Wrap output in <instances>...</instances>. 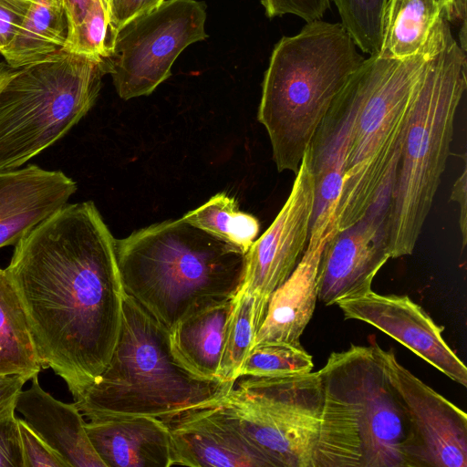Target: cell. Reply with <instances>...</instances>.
Masks as SVG:
<instances>
[{
    "label": "cell",
    "instance_id": "cell-1",
    "mask_svg": "<svg viewBox=\"0 0 467 467\" xmlns=\"http://www.w3.org/2000/svg\"><path fill=\"white\" fill-rule=\"evenodd\" d=\"M115 242L92 202L66 203L16 244L5 268L42 368L74 400L104 371L118 340L125 293Z\"/></svg>",
    "mask_w": 467,
    "mask_h": 467
},
{
    "label": "cell",
    "instance_id": "cell-2",
    "mask_svg": "<svg viewBox=\"0 0 467 467\" xmlns=\"http://www.w3.org/2000/svg\"><path fill=\"white\" fill-rule=\"evenodd\" d=\"M124 293L171 330L182 319L234 298L246 253L182 217L115 242Z\"/></svg>",
    "mask_w": 467,
    "mask_h": 467
},
{
    "label": "cell",
    "instance_id": "cell-3",
    "mask_svg": "<svg viewBox=\"0 0 467 467\" xmlns=\"http://www.w3.org/2000/svg\"><path fill=\"white\" fill-rule=\"evenodd\" d=\"M467 60L441 13L417 84L391 191L390 258L413 253L451 154L454 121L467 88Z\"/></svg>",
    "mask_w": 467,
    "mask_h": 467
},
{
    "label": "cell",
    "instance_id": "cell-4",
    "mask_svg": "<svg viewBox=\"0 0 467 467\" xmlns=\"http://www.w3.org/2000/svg\"><path fill=\"white\" fill-rule=\"evenodd\" d=\"M364 59L340 23L308 22L277 42L257 118L278 171L296 175L323 119Z\"/></svg>",
    "mask_w": 467,
    "mask_h": 467
},
{
    "label": "cell",
    "instance_id": "cell-5",
    "mask_svg": "<svg viewBox=\"0 0 467 467\" xmlns=\"http://www.w3.org/2000/svg\"><path fill=\"white\" fill-rule=\"evenodd\" d=\"M235 382L201 377L172 352L170 331L124 294L119 333L104 371L74 400L88 419L148 416L166 426L220 403Z\"/></svg>",
    "mask_w": 467,
    "mask_h": 467
},
{
    "label": "cell",
    "instance_id": "cell-6",
    "mask_svg": "<svg viewBox=\"0 0 467 467\" xmlns=\"http://www.w3.org/2000/svg\"><path fill=\"white\" fill-rule=\"evenodd\" d=\"M318 371L323 403L315 467H410L409 418L379 346L333 352Z\"/></svg>",
    "mask_w": 467,
    "mask_h": 467
},
{
    "label": "cell",
    "instance_id": "cell-7",
    "mask_svg": "<svg viewBox=\"0 0 467 467\" xmlns=\"http://www.w3.org/2000/svg\"><path fill=\"white\" fill-rule=\"evenodd\" d=\"M430 53L404 59L365 58L353 74L357 109L348 145L333 232L358 221L391 192L418 81Z\"/></svg>",
    "mask_w": 467,
    "mask_h": 467
},
{
    "label": "cell",
    "instance_id": "cell-8",
    "mask_svg": "<svg viewBox=\"0 0 467 467\" xmlns=\"http://www.w3.org/2000/svg\"><path fill=\"white\" fill-rule=\"evenodd\" d=\"M107 73L106 58L66 48L14 68L0 88V171L63 137L93 107Z\"/></svg>",
    "mask_w": 467,
    "mask_h": 467
},
{
    "label": "cell",
    "instance_id": "cell-9",
    "mask_svg": "<svg viewBox=\"0 0 467 467\" xmlns=\"http://www.w3.org/2000/svg\"><path fill=\"white\" fill-rule=\"evenodd\" d=\"M222 403L271 467H315L323 403L319 371L242 377Z\"/></svg>",
    "mask_w": 467,
    "mask_h": 467
},
{
    "label": "cell",
    "instance_id": "cell-10",
    "mask_svg": "<svg viewBox=\"0 0 467 467\" xmlns=\"http://www.w3.org/2000/svg\"><path fill=\"white\" fill-rule=\"evenodd\" d=\"M206 8L196 0H165L120 26L106 58L118 95L147 96L171 76L175 59L191 44L207 37Z\"/></svg>",
    "mask_w": 467,
    "mask_h": 467
},
{
    "label": "cell",
    "instance_id": "cell-11",
    "mask_svg": "<svg viewBox=\"0 0 467 467\" xmlns=\"http://www.w3.org/2000/svg\"><path fill=\"white\" fill-rule=\"evenodd\" d=\"M314 202L315 180L308 148L280 212L246 252L245 271L239 291L254 299L256 332L272 294L291 275L307 245Z\"/></svg>",
    "mask_w": 467,
    "mask_h": 467
},
{
    "label": "cell",
    "instance_id": "cell-12",
    "mask_svg": "<svg viewBox=\"0 0 467 467\" xmlns=\"http://www.w3.org/2000/svg\"><path fill=\"white\" fill-rule=\"evenodd\" d=\"M410 428V467H467V415L379 347Z\"/></svg>",
    "mask_w": 467,
    "mask_h": 467
},
{
    "label": "cell",
    "instance_id": "cell-13",
    "mask_svg": "<svg viewBox=\"0 0 467 467\" xmlns=\"http://www.w3.org/2000/svg\"><path fill=\"white\" fill-rule=\"evenodd\" d=\"M391 192L383 193L350 226L331 232L317 275V300L327 306L371 291L378 272L390 258L389 215Z\"/></svg>",
    "mask_w": 467,
    "mask_h": 467
},
{
    "label": "cell",
    "instance_id": "cell-14",
    "mask_svg": "<svg viewBox=\"0 0 467 467\" xmlns=\"http://www.w3.org/2000/svg\"><path fill=\"white\" fill-rule=\"evenodd\" d=\"M337 305L345 319L371 325L453 381L467 386V368L444 340L442 327L409 296L379 295L371 290Z\"/></svg>",
    "mask_w": 467,
    "mask_h": 467
},
{
    "label": "cell",
    "instance_id": "cell-15",
    "mask_svg": "<svg viewBox=\"0 0 467 467\" xmlns=\"http://www.w3.org/2000/svg\"><path fill=\"white\" fill-rule=\"evenodd\" d=\"M176 465L271 467L249 442L222 401L190 412L167 426Z\"/></svg>",
    "mask_w": 467,
    "mask_h": 467
},
{
    "label": "cell",
    "instance_id": "cell-16",
    "mask_svg": "<svg viewBox=\"0 0 467 467\" xmlns=\"http://www.w3.org/2000/svg\"><path fill=\"white\" fill-rule=\"evenodd\" d=\"M356 109L357 89L352 75L323 119L309 146L315 180L310 232L332 230Z\"/></svg>",
    "mask_w": 467,
    "mask_h": 467
},
{
    "label": "cell",
    "instance_id": "cell-17",
    "mask_svg": "<svg viewBox=\"0 0 467 467\" xmlns=\"http://www.w3.org/2000/svg\"><path fill=\"white\" fill-rule=\"evenodd\" d=\"M76 191V182L60 171L36 165L0 171V248L16 244Z\"/></svg>",
    "mask_w": 467,
    "mask_h": 467
},
{
    "label": "cell",
    "instance_id": "cell-18",
    "mask_svg": "<svg viewBox=\"0 0 467 467\" xmlns=\"http://www.w3.org/2000/svg\"><path fill=\"white\" fill-rule=\"evenodd\" d=\"M85 429L105 467L176 465L170 430L158 419L139 415H99L89 418Z\"/></svg>",
    "mask_w": 467,
    "mask_h": 467
},
{
    "label": "cell",
    "instance_id": "cell-19",
    "mask_svg": "<svg viewBox=\"0 0 467 467\" xmlns=\"http://www.w3.org/2000/svg\"><path fill=\"white\" fill-rule=\"evenodd\" d=\"M331 232L309 234L296 266L272 294L253 347L264 343L301 345L300 337L316 308L321 254Z\"/></svg>",
    "mask_w": 467,
    "mask_h": 467
},
{
    "label": "cell",
    "instance_id": "cell-20",
    "mask_svg": "<svg viewBox=\"0 0 467 467\" xmlns=\"http://www.w3.org/2000/svg\"><path fill=\"white\" fill-rule=\"evenodd\" d=\"M16 411L69 467H105L92 447L75 401L65 403L54 398L42 389L37 376L31 379L29 389L19 393Z\"/></svg>",
    "mask_w": 467,
    "mask_h": 467
},
{
    "label": "cell",
    "instance_id": "cell-21",
    "mask_svg": "<svg viewBox=\"0 0 467 467\" xmlns=\"http://www.w3.org/2000/svg\"><path fill=\"white\" fill-rule=\"evenodd\" d=\"M232 306L233 299L208 307L182 319L170 330L173 354L193 373L221 379L225 328Z\"/></svg>",
    "mask_w": 467,
    "mask_h": 467
},
{
    "label": "cell",
    "instance_id": "cell-22",
    "mask_svg": "<svg viewBox=\"0 0 467 467\" xmlns=\"http://www.w3.org/2000/svg\"><path fill=\"white\" fill-rule=\"evenodd\" d=\"M67 20L64 0H30L22 24L1 55L18 68L64 48Z\"/></svg>",
    "mask_w": 467,
    "mask_h": 467
},
{
    "label": "cell",
    "instance_id": "cell-23",
    "mask_svg": "<svg viewBox=\"0 0 467 467\" xmlns=\"http://www.w3.org/2000/svg\"><path fill=\"white\" fill-rule=\"evenodd\" d=\"M42 365L20 297L0 268V376H38Z\"/></svg>",
    "mask_w": 467,
    "mask_h": 467
},
{
    "label": "cell",
    "instance_id": "cell-24",
    "mask_svg": "<svg viewBox=\"0 0 467 467\" xmlns=\"http://www.w3.org/2000/svg\"><path fill=\"white\" fill-rule=\"evenodd\" d=\"M436 0H388L381 57L404 59L420 53L441 13Z\"/></svg>",
    "mask_w": 467,
    "mask_h": 467
},
{
    "label": "cell",
    "instance_id": "cell-25",
    "mask_svg": "<svg viewBox=\"0 0 467 467\" xmlns=\"http://www.w3.org/2000/svg\"><path fill=\"white\" fill-rule=\"evenodd\" d=\"M189 223L231 243L246 253L260 230L258 220L238 209L234 198L219 192L200 207L185 213Z\"/></svg>",
    "mask_w": 467,
    "mask_h": 467
},
{
    "label": "cell",
    "instance_id": "cell-26",
    "mask_svg": "<svg viewBox=\"0 0 467 467\" xmlns=\"http://www.w3.org/2000/svg\"><path fill=\"white\" fill-rule=\"evenodd\" d=\"M256 329L254 320V299L238 291L233 299L224 336L220 366V379L235 382L239 372L253 348Z\"/></svg>",
    "mask_w": 467,
    "mask_h": 467
},
{
    "label": "cell",
    "instance_id": "cell-27",
    "mask_svg": "<svg viewBox=\"0 0 467 467\" xmlns=\"http://www.w3.org/2000/svg\"><path fill=\"white\" fill-rule=\"evenodd\" d=\"M313 358L301 345L264 343L250 350L239 372L242 377H285L311 372Z\"/></svg>",
    "mask_w": 467,
    "mask_h": 467
},
{
    "label": "cell",
    "instance_id": "cell-28",
    "mask_svg": "<svg viewBox=\"0 0 467 467\" xmlns=\"http://www.w3.org/2000/svg\"><path fill=\"white\" fill-rule=\"evenodd\" d=\"M341 25L361 51L375 56L383 36L384 14L388 0H333Z\"/></svg>",
    "mask_w": 467,
    "mask_h": 467
},
{
    "label": "cell",
    "instance_id": "cell-29",
    "mask_svg": "<svg viewBox=\"0 0 467 467\" xmlns=\"http://www.w3.org/2000/svg\"><path fill=\"white\" fill-rule=\"evenodd\" d=\"M112 40L113 34L107 10L101 0H94L81 24L67 39L64 48L75 53L107 58Z\"/></svg>",
    "mask_w": 467,
    "mask_h": 467
},
{
    "label": "cell",
    "instance_id": "cell-30",
    "mask_svg": "<svg viewBox=\"0 0 467 467\" xmlns=\"http://www.w3.org/2000/svg\"><path fill=\"white\" fill-rule=\"evenodd\" d=\"M24 467H69L65 459L44 441L24 419L17 418Z\"/></svg>",
    "mask_w": 467,
    "mask_h": 467
},
{
    "label": "cell",
    "instance_id": "cell-31",
    "mask_svg": "<svg viewBox=\"0 0 467 467\" xmlns=\"http://www.w3.org/2000/svg\"><path fill=\"white\" fill-rule=\"evenodd\" d=\"M268 17L296 16L306 22L319 20L330 6V0H261Z\"/></svg>",
    "mask_w": 467,
    "mask_h": 467
},
{
    "label": "cell",
    "instance_id": "cell-32",
    "mask_svg": "<svg viewBox=\"0 0 467 467\" xmlns=\"http://www.w3.org/2000/svg\"><path fill=\"white\" fill-rule=\"evenodd\" d=\"M0 467H24L16 409L0 418Z\"/></svg>",
    "mask_w": 467,
    "mask_h": 467
},
{
    "label": "cell",
    "instance_id": "cell-33",
    "mask_svg": "<svg viewBox=\"0 0 467 467\" xmlns=\"http://www.w3.org/2000/svg\"><path fill=\"white\" fill-rule=\"evenodd\" d=\"M165 0H108L109 24L113 34L130 20L146 14Z\"/></svg>",
    "mask_w": 467,
    "mask_h": 467
},
{
    "label": "cell",
    "instance_id": "cell-34",
    "mask_svg": "<svg viewBox=\"0 0 467 467\" xmlns=\"http://www.w3.org/2000/svg\"><path fill=\"white\" fill-rule=\"evenodd\" d=\"M30 1L0 0V45L12 41L25 17Z\"/></svg>",
    "mask_w": 467,
    "mask_h": 467
},
{
    "label": "cell",
    "instance_id": "cell-35",
    "mask_svg": "<svg viewBox=\"0 0 467 467\" xmlns=\"http://www.w3.org/2000/svg\"><path fill=\"white\" fill-rule=\"evenodd\" d=\"M26 381L20 375L0 376V418L16 409V399Z\"/></svg>",
    "mask_w": 467,
    "mask_h": 467
},
{
    "label": "cell",
    "instance_id": "cell-36",
    "mask_svg": "<svg viewBox=\"0 0 467 467\" xmlns=\"http://www.w3.org/2000/svg\"><path fill=\"white\" fill-rule=\"evenodd\" d=\"M466 182H467V169H466V157L464 158L463 171L460 177L455 181L452 189L451 199L456 202L460 206V230L462 233V246H465L467 241V193H466Z\"/></svg>",
    "mask_w": 467,
    "mask_h": 467
},
{
    "label": "cell",
    "instance_id": "cell-37",
    "mask_svg": "<svg viewBox=\"0 0 467 467\" xmlns=\"http://www.w3.org/2000/svg\"><path fill=\"white\" fill-rule=\"evenodd\" d=\"M94 0H64L67 20V36L70 37L83 21Z\"/></svg>",
    "mask_w": 467,
    "mask_h": 467
},
{
    "label": "cell",
    "instance_id": "cell-38",
    "mask_svg": "<svg viewBox=\"0 0 467 467\" xmlns=\"http://www.w3.org/2000/svg\"><path fill=\"white\" fill-rule=\"evenodd\" d=\"M465 10L466 0H452L449 5L442 8V14L450 23L456 20H465Z\"/></svg>",
    "mask_w": 467,
    "mask_h": 467
},
{
    "label": "cell",
    "instance_id": "cell-39",
    "mask_svg": "<svg viewBox=\"0 0 467 467\" xmlns=\"http://www.w3.org/2000/svg\"><path fill=\"white\" fill-rule=\"evenodd\" d=\"M13 67H7L4 64L0 63V88L4 84V82L7 79L10 74L13 71Z\"/></svg>",
    "mask_w": 467,
    "mask_h": 467
},
{
    "label": "cell",
    "instance_id": "cell-40",
    "mask_svg": "<svg viewBox=\"0 0 467 467\" xmlns=\"http://www.w3.org/2000/svg\"><path fill=\"white\" fill-rule=\"evenodd\" d=\"M452 0H436V2L440 5L441 9L449 5Z\"/></svg>",
    "mask_w": 467,
    "mask_h": 467
},
{
    "label": "cell",
    "instance_id": "cell-41",
    "mask_svg": "<svg viewBox=\"0 0 467 467\" xmlns=\"http://www.w3.org/2000/svg\"><path fill=\"white\" fill-rule=\"evenodd\" d=\"M101 2H102V4H103L104 7H105V8H106V10H107L108 0H101ZM107 13H108V12H107Z\"/></svg>",
    "mask_w": 467,
    "mask_h": 467
},
{
    "label": "cell",
    "instance_id": "cell-42",
    "mask_svg": "<svg viewBox=\"0 0 467 467\" xmlns=\"http://www.w3.org/2000/svg\"><path fill=\"white\" fill-rule=\"evenodd\" d=\"M2 50H3V47H2V46L0 45V54H1Z\"/></svg>",
    "mask_w": 467,
    "mask_h": 467
},
{
    "label": "cell",
    "instance_id": "cell-43",
    "mask_svg": "<svg viewBox=\"0 0 467 467\" xmlns=\"http://www.w3.org/2000/svg\"><path fill=\"white\" fill-rule=\"evenodd\" d=\"M24 1H30V0H24Z\"/></svg>",
    "mask_w": 467,
    "mask_h": 467
}]
</instances>
